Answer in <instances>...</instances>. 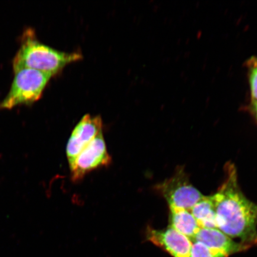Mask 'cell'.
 <instances>
[{
	"mask_svg": "<svg viewBox=\"0 0 257 257\" xmlns=\"http://www.w3.org/2000/svg\"><path fill=\"white\" fill-rule=\"evenodd\" d=\"M194 241L200 242L208 248L222 253L226 257L235 253L245 251L250 248L245 244L235 242L218 229L201 228L196 234Z\"/></svg>",
	"mask_w": 257,
	"mask_h": 257,
	"instance_id": "ba28073f",
	"label": "cell"
},
{
	"mask_svg": "<svg viewBox=\"0 0 257 257\" xmlns=\"http://www.w3.org/2000/svg\"><path fill=\"white\" fill-rule=\"evenodd\" d=\"M190 257H226L222 253L214 251L204 244L194 241L192 242Z\"/></svg>",
	"mask_w": 257,
	"mask_h": 257,
	"instance_id": "8fae6325",
	"label": "cell"
},
{
	"mask_svg": "<svg viewBox=\"0 0 257 257\" xmlns=\"http://www.w3.org/2000/svg\"><path fill=\"white\" fill-rule=\"evenodd\" d=\"M224 171V181L213 195L217 229L250 248L257 246V204L241 191L234 164L227 163Z\"/></svg>",
	"mask_w": 257,
	"mask_h": 257,
	"instance_id": "6da1fadb",
	"label": "cell"
},
{
	"mask_svg": "<svg viewBox=\"0 0 257 257\" xmlns=\"http://www.w3.org/2000/svg\"><path fill=\"white\" fill-rule=\"evenodd\" d=\"M146 238L172 257H190L192 240L172 226L162 230L149 227Z\"/></svg>",
	"mask_w": 257,
	"mask_h": 257,
	"instance_id": "52a82bcc",
	"label": "cell"
},
{
	"mask_svg": "<svg viewBox=\"0 0 257 257\" xmlns=\"http://www.w3.org/2000/svg\"><path fill=\"white\" fill-rule=\"evenodd\" d=\"M9 92L0 102V110L20 105H30L40 99L53 75L38 70L24 69L15 72Z\"/></svg>",
	"mask_w": 257,
	"mask_h": 257,
	"instance_id": "3957f363",
	"label": "cell"
},
{
	"mask_svg": "<svg viewBox=\"0 0 257 257\" xmlns=\"http://www.w3.org/2000/svg\"><path fill=\"white\" fill-rule=\"evenodd\" d=\"M102 121L100 116L86 114L72 131L66 148L69 165L90 143L102 132Z\"/></svg>",
	"mask_w": 257,
	"mask_h": 257,
	"instance_id": "8992f818",
	"label": "cell"
},
{
	"mask_svg": "<svg viewBox=\"0 0 257 257\" xmlns=\"http://www.w3.org/2000/svg\"><path fill=\"white\" fill-rule=\"evenodd\" d=\"M170 223L173 228L194 241L201 228L190 211L185 209L170 208Z\"/></svg>",
	"mask_w": 257,
	"mask_h": 257,
	"instance_id": "9c48e42d",
	"label": "cell"
},
{
	"mask_svg": "<svg viewBox=\"0 0 257 257\" xmlns=\"http://www.w3.org/2000/svg\"><path fill=\"white\" fill-rule=\"evenodd\" d=\"M254 107H255V111L256 112V117H257V102L254 103Z\"/></svg>",
	"mask_w": 257,
	"mask_h": 257,
	"instance_id": "4fadbf2b",
	"label": "cell"
},
{
	"mask_svg": "<svg viewBox=\"0 0 257 257\" xmlns=\"http://www.w3.org/2000/svg\"><path fill=\"white\" fill-rule=\"evenodd\" d=\"M111 162L102 132L69 165L72 181L82 180L93 170L108 166Z\"/></svg>",
	"mask_w": 257,
	"mask_h": 257,
	"instance_id": "5b68a950",
	"label": "cell"
},
{
	"mask_svg": "<svg viewBox=\"0 0 257 257\" xmlns=\"http://www.w3.org/2000/svg\"><path fill=\"white\" fill-rule=\"evenodd\" d=\"M78 53H65L41 43L33 31H26L18 52L13 60L14 72L30 69L56 75L67 64L82 59Z\"/></svg>",
	"mask_w": 257,
	"mask_h": 257,
	"instance_id": "7a4b0ae2",
	"label": "cell"
},
{
	"mask_svg": "<svg viewBox=\"0 0 257 257\" xmlns=\"http://www.w3.org/2000/svg\"><path fill=\"white\" fill-rule=\"evenodd\" d=\"M190 211L200 228L217 229L216 207L213 196H203Z\"/></svg>",
	"mask_w": 257,
	"mask_h": 257,
	"instance_id": "30bf717a",
	"label": "cell"
},
{
	"mask_svg": "<svg viewBox=\"0 0 257 257\" xmlns=\"http://www.w3.org/2000/svg\"><path fill=\"white\" fill-rule=\"evenodd\" d=\"M158 191L168 202L170 208L191 209L203 195L191 184L184 169L180 168L171 178L158 186Z\"/></svg>",
	"mask_w": 257,
	"mask_h": 257,
	"instance_id": "277c9868",
	"label": "cell"
},
{
	"mask_svg": "<svg viewBox=\"0 0 257 257\" xmlns=\"http://www.w3.org/2000/svg\"><path fill=\"white\" fill-rule=\"evenodd\" d=\"M250 88L253 104L257 102V62L252 69L251 75L250 76Z\"/></svg>",
	"mask_w": 257,
	"mask_h": 257,
	"instance_id": "7c38bea8",
	"label": "cell"
}]
</instances>
